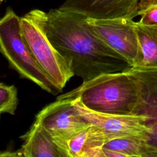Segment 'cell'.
<instances>
[{
  "mask_svg": "<svg viewBox=\"0 0 157 157\" xmlns=\"http://www.w3.org/2000/svg\"><path fill=\"white\" fill-rule=\"evenodd\" d=\"M45 28L53 45L67 61L74 75L83 82L132 67L94 33L87 17L82 14L59 8L50 9L46 12Z\"/></svg>",
  "mask_w": 157,
  "mask_h": 157,
  "instance_id": "cell-1",
  "label": "cell"
},
{
  "mask_svg": "<svg viewBox=\"0 0 157 157\" xmlns=\"http://www.w3.org/2000/svg\"><path fill=\"white\" fill-rule=\"evenodd\" d=\"M77 99L86 109L99 113L132 115L138 100L136 83L125 71L107 73L83 82L57 99Z\"/></svg>",
  "mask_w": 157,
  "mask_h": 157,
  "instance_id": "cell-2",
  "label": "cell"
},
{
  "mask_svg": "<svg viewBox=\"0 0 157 157\" xmlns=\"http://www.w3.org/2000/svg\"><path fill=\"white\" fill-rule=\"evenodd\" d=\"M0 53L21 77L53 95L62 91L36 61L23 36L20 17L10 7L0 18Z\"/></svg>",
  "mask_w": 157,
  "mask_h": 157,
  "instance_id": "cell-3",
  "label": "cell"
},
{
  "mask_svg": "<svg viewBox=\"0 0 157 157\" xmlns=\"http://www.w3.org/2000/svg\"><path fill=\"white\" fill-rule=\"evenodd\" d=\"M46 12L33 9L20 17L23 36L36 61L55 85L63 90L74 75L67 61L53 45L45 28Z\"/></svg>",
  "mask_w": 157,
  "mask_h": 157,
  "instance_id": "cell-4",
  "label": "cell"
},
{
  "mask_svg": "<svg viewBox=\"0 0 157 157\" xmlns=\"http://www.w3.org/2000/svg\"><path fill=\"white\" fill-rule=\"evenodd\" d=\"M35 121L49 133L67 157H69L67 141L90 125L78 113L73 100L69 98L57 99L46 105L36 115Z\"/></svg>",
  "mask_w": 157,
  "mask_h": 157,
  "instance_id": "cell-5",
  "label": "cell"
},
{
  "mask_svg": "<svg viewBox=\"0 0 157 157\" xmlns=\"http://www.w3.org/2000/svg\"><path fill=\"white\" fill-rule=\"evenodd\" d=\"M87 20L92 30L104 43L134 66L139 58L140 48L133 19Z\"/></svg>",
  "mask_w": 157,
  "mask_h": 157,
  "instance_id": "cell-6",
  "label": "cell"
},
{
  "mask_svg": "<svg viewBox=\"0 0 157 157\" xmlns=\"http://www.w3.org/2000/svg\"><path fill=\"white\" fill-rule=\"evenodd\" d=\"M126 72L134 80L138 93L132 115L145 118L150 131L147 142L157 148V68L132 67Z\"/></svg>",
  "mask_w": 157,
  "mask_h": 157,
  "instance_id": "cell-7",
  "label": "cell"
},
{
  "mask_svg": "<svg viewBox=\"0 0 157 157\" xmlns=\"http://www.w3.org/2000/svg\"><path fill=\"white\" fill-rule=\"evenodd\" d=\"M72 100L80 115L89 124L104 131L110 140L122 137H133L147 141L150 131L145 124L144 117L94 112L85 107L77 99Z\"/></svg>",
  "mask_w": 157,
  "mask_h": 157,
  "instance_id": "cell-8",
  "label": "cell"
},
{
  "mask_svg": "<svg viewBox=\"0 0 157 157\" xmlns=\"http://www.w3.org/2000/svg\"><path fill=\"white\" fill-rule=\"evenodd\" d=\"M140 0H66L58 8L82 14L88 18L134 19Z\"/></svg>",
  "mask_w": 157,
  "mask_h": 157,
  "instance_id": "cell-9",
  "label": "cell"
},
{
  "mask_svg": "<svg viewBox=\"0 0 157 157\" xmlns=\"http://www.w3.org/2000/svg\"><path fill=\"white\" fill-rule=\"evenodd\" d=\"M24 141L20 149L24 157H67L49 133L37 121L20 137Z\"/></svg>",
  "mask_w": 157,
  "mask_h": 157,
  "instance_id": "cell-10",
  "label": "cell"
},
{
  "mask_svg": "<svg viewBox=\"0 0 157 157\" xmlns=\"http://www.w3.org/2000/svg\"><path fill=\"white\" fill-rule=\"evenodd\" d=\"M110 140L104 131L90 124L67 141L69 157H104L102 147Z\"/></svg>",
  "mask_w": 157,
  "mask_h": 157,
  "instance_id": "cell-11",
  "label": "cell"
},
{
  "mask_svg": "<svg viewBox=\"0 0 157 157\" xmlns=\"http://www.w3.org/2000/svg\"><path fill=\"white\" fill-rule=\"evenodd\" d=\"M140 48V56L133 67L157 68V28L145 26L138 21L135 25Z\"/></svg>",
  "mask_w": 157,
  "mask_h": 157,
  "instance_id": "cell-12",
  "label": "cell"
},
{
  "mask_svg": "<svg viewBox=\"0 0 157 157\" xmlns=\"http://www.w3.org/2000/svg\"><path fill=\"white\" fill-rule=\"evenodd\" d=\"M102 148L114 151L123 157H157V148L146 140L133 137L115 138L107 142Z\"/></svg>",
  "mask_w": 157,
  "mask_h": 157,
  "instance_id": "cell-13",
  "label": "cell"
},
{
  "mask_svg": "<svg viewBox=\"0 0 157 157\" xmlns=\"http://www.w3.org/2000/svg\"><path fill=\"white\" fill-rule=\"evenodd\" d=\"M18 105L17 90L14 85L0 83V115H14Z\"/></svg>",
  "mask_w": 157,
  "mask_h": 157,
  "instance_id": "cell-14",
  "label": "cell"
},
{
  "mask_svg": "<svg viewBox=\"0 0 157 157\" xmlns=\"http://www.w3.org/2000/svg\"><path fill=\"white\" fill-rule=\"evenodd\" d=\"M137 16H140V24L157 28V0H140Z\"/></svg>",
  "mask_w": 157,
  "mask_h": 157,
  "instance_id": "cell-15",
  "label": "cell"
},
{
  "mask_svg": "<svg viewBox=\"0 0 157 157\" xmlns=\"http://www.w3.org/2000/svg\"><path fill=\"white\" fill-rule=\"evenodd\" d=\"M2 0H0V4H1V2H2Z\"/></svg>",
  "mask_w": 157,
  "mask_h": 157,
  "instance_id": "cell-16",
  "label": "cell"
}]
</instances>
